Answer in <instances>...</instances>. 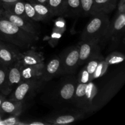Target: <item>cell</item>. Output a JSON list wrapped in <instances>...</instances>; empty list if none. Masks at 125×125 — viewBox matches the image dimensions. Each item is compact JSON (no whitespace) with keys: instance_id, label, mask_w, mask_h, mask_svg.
I'll use <instances>...</instances> for the list:
<instances>
[{"instance_id":"obj_12","label":"cell","mask_w":125,"mask_h":125,"mask_svg":"<svg viewBox=\"0 0 125 125\" xmlns=\"http://www.w3.org/2000/svg\"><path fill=\"white\" fill-rule=\"evenodd\" d=\"M23 65L20 60L8 67L7 72V87L10 94L16 87L23 81L22 76Z\"/></svg>"},{"instance_id":"obj_18","label":"cell","mask_w":125,"mask_h":125,"mask_svg":"<svg viewBox=\"0 0 125 125\" xmlns=\"http://www.w3.org/2000/svg\"><path fill=\"white\" fill-rule=\"evenodd\" d=\"M79 16H81V0H66L63 17L76 18Z\"/></svg>"},{"instance_id":"obj_9","label":"cell","mask_w":125,"mask_h":125,"mask_svg":"<svg viewBox=\"0 0 125 125\" xmlns=\"http://www.w3.org/2000/svg\"><path fill=\"white\" fill-rule=\"evenodd\" d=\"M21 54L17 46L0 40V64L9 67L20 60Z\"/></svg>"},{"instance_id":"obj_1","label":"cell","mask_w":125,"mask_h":125,"mask_svg":"<svg viewBox=\"0 0 125 125\" xmlns=\"http://www.w3.org/2000/svg\"><path fill=\"white\" fill-rule=\"evenodd\" d=\"M0 40L23 49L29 48L38 40L3 17H0Z\"/></svg>"},{"instance_id":"obj_16","label":"cell","mask_w":125,"mask_h":125,"mask_svg":"<svg viewBox=\"0 0 125 125\" xmlns=\"http://www.w3.org/2000/svg\"><path fill=\"white\" fill-rule=\"evenodd\" d=\"M20 61L23 66H34L44 63L43 57L34 50H28L21 54Z\"/></svg>"},{"instance_id":"obj_30","label":"cell","mask_w":125,"mask_h":125,"mask_svg":"<svg viewBox=\"0 0 125 125\" xmlns=\"http://www.w3.org/2000/svg\"><path fill=\"white\" fill-rule=\"evenodd\" d=\"M31 3L41 4L45 5L48 6V0H26Z\"/></svg>"},{"instance_id":"obj_32","label":"cell","mask_w":125,"mask_h":125,"mask_svg":"<svg viewBox=\"0 0 125 125\" xmlns=\"http://www.w3.org/2000/svg\"><path fill=\"white\" fill-rule=\"evenodd\" d=\"M5 95H4L3 94H0V109H1V104H2V101L4 100L5 99Z\"/></svg>"},{"instance_id":"obj_24","label":"cell","mask_w":125,"mask_h":125,"mask_svg":"<svg viewBox=\"0 0 125 125\" xmlns=\"http://www.w3.org/2000/svg\"><path fill=\"white\" fill-rule=\"evenodd\" d=\"M94 0H81V15L91 17L94 15Z\"/></svg>"},{"instance_id":"obj_21","label":"cell","mask_w":125,"mask_h":125,"mask_svg":"<svg viewBox=\"0 0 125 125\" xmlns=\"http://www.w3.org/2000/svg\"><path fill=\"white\" fill-rule=\"evenodd\" d=\"M7 72L8 67L0 64V92L5 96L10 94L7 87Z\"/></svg>"},{"instance_id":"obj_22","label":"cell","mask_w":125,"mask_h":125,"mask_svg":"<svg viewBox=\"0 0 125 125\" xmlns=\"http://www.w3.org/2000/svg\"><path fill=\"white\" fill-rule=\"evenodd\" d=\"M34 6L35 11L39 14V15L42 18L43 21H47L54 17V15L51 13L49 7L45 5L41 4L31 3Z\"/></svg>"},{"instance_id":"obj_7","label":"cell","mask_w":125,"mask_h":125,"mask_svg":"<svg viewBox=\"0 0 125 125\" xmlns=\"http://www.w3.org/2000/svg\"><path fill=\"white\" fill-rule=\"evenodd\" d=\"M84 117V112L79 109H65L52 114L46 118L50 125H67L73 123Z\"/></svg>"},{"instance_id":"obj_34","label":"cell","mask_w":125,"mask_h":125,"mask_svg":"<svg viewBox=\"0 0 125 125\" xmlns=\"http://www.w3.org/2000/svg\"><path fill=\"white\" fill-rule=\"evenodd\" d=\"M0 7H2V2H1V0H0Z\"/></svg>"},{"instance_id":"obj_3","label":"cell","mask_w":125,"mask_h":125,"mask_svg":"<svg viewBox=\"0 0 125 125\" xmlns=\"http://www.w3.org/2000/svg\"><path fill=\"white\" fill-rule=\"evenodd\" d=\"M96 87L91 81L88 83L77 81L76 87L72 103L84 112L94 110Z\"/></svg>"},{"instance_id":"obj_20","label":"cell","mask_w":125,"mask_h":125,"mask_svg":"<svg viewBox=\"0 0 125 125\" xmlns=\"http://www.w3.org/2000/svg\"><path fill=\"white\" fill-rule=\"evenodd\" d=\"M66 0H48V7L55 16H63L65 10Z\"/></svg>"},{"instance_id":"obj_6","label":"cell","mask_w":125,"mask_h":125,"mask_svg":"<svg viewBox=\"0 0 125 125\" xmlns=\"http://www.w3.org/2000/svg\"><path fill=\"white\" fill-rule=\"evenodd\" d=\"M61 62V75L73 74L79 66V47L72 46L59 56Z\"/></svg>"},{"instance_id":"obj_23","label":"cell","mask_w":125,"mask_h":125,"mask_svg":"<svg viewBox=\"0 0 125 125\" xmlns=\"http://www.w3.org/2000/svg\"><path fill=\"white\" fill-rule=\"evenodd\" d=\"M24 11L26 17L31 20L35 22L43 21L42 18L37 13L32 4L26 0H24Z\"/></svg>"},{"instance_id":"obj_17","label":"cell","mask_w":125,"mask_h":125,"mask_svg":"<svg viewBox=\"0 0 125 125\" xmlns=\"http://www.w3.org/2000/svg\"><path fill=\"white\" fill-rule=\"evenodd\" d=\"M45 63L34 66H23L22 76L24 80L40 79Z\"/></svg>"},{"instance_id":"obj_8","label":"cell","mask_w":125,"mask_h":125,"mask_svg":"<svg viewBox=\"0 0 125 125\" xmlns=\"http://www.w3.org/2000/svg\"><path fill=\"white\" fill-rule=\"evenodd\" d=\"M2 17H4L5 18L8 20L11 23L18 26V28H21L23 31L34 37L35 39L39 40L40 28L37 25L35 21L15 15L11 14L5 10H4Z\"/></svg>"},{"instance_id":"obj_15","label":"cell","mask_w":125,"mask_h":125,"mask_svg":"<svg viewBox=\"0 0 125 125\" xmlns=\"http://www.w3.org/2000/svg\"><path fill=\"white\" fill-rule=\"evenodd\" d=\"M118 0H94V15L98 13L108 14L116 8Z\"/></svg>"},{"instance_id":"obj_31","label":"cell","mask_w":125,"mask_h":125,"mask_svg":"<svg viewBox=\"0 0 125 125\" xmlns=\"http://www.w3.org/2000/svg\"><path fill=\"white\" fill-rule=\"evenodd\" d=\"M2 4H10L14 3L17 1H20V0H1Z\"/></svg>"},{"instance_id":"obj_33","label":"cell","mask_w":125,"mask_h":125,"mask_svg":"<svg viewBox=\"0 0 125 125\" xmlns=\"http://www.w3.org/2000/svg\"><path fill=\"white\" fill-rule=\"evenodd\" d=\"M3 12H4V9L2 8V7H0V17H2Z\"/></svg>"},{"instance_id":"obj_13","label":"cell","mask_w":125,"mask_h":125,"mask_svg":"<svg viewBox=\"0 0 125 125\" xmlns=\"http://www.w3.org/2000/svg\"><path fill=\"white\" fill-rule=\"evenodd\" d=\"M61 59L59 56H56L44 65L40 79L43 83L49 81L54 77L61 75Z\"/></svg>"},{"instance_id":"obj_4","label":"cell","mask_w":125,"mask_h":125,"mask_svg":"<svg viewBox=\"0 0 125 125\" xmlns=\"http://www.w3.org/2000/svg\"><path fill=\"white\" fill-rule=\"evenodd\" d=\"M76 84L77 79L72 74L63 77L54 90V101L59 103H72Z\"/></svg>"},{"instance_id":"obj_26","label":"cell","mask_w":125,"mask_h":125,"mask_svg":"<svg viewBox=\"0 0 125 125\" xmlns=\"http://www.w3.org/2000/svg\"><path fill=\"white\" fill-rule=\"evenodd\" d=\"M107 67H108V65H107V63L105 62V59H103L100 62L97 68H96V70L94 76V79H95V78H98V77L101 76L103 74H104L105 72H106Z\"/></svg>"},{"instance_id":"obj_5","label":"cell","mask_w":125,"mask_h":125,"mask_svg":"<svg viewBox=\"0 0 125 125\" xmlns=\"http://www.w3.org/2000/svg\"><path fill=\"white\" fill-rule=\"evenodd\" d=\"M43 82L40 79L24 80L9 94V100L24 102L27 98L32 96L41 86Z\"/></svg>"},{"instance_id":"obj_11","label":"cell","mask_w":125,"mask_h":125,"mask_svg":"<svg viewBox=\"0 0 125 125\" xmlns=\"http://www.w3.org/2000/svg\"><path fill=\"white\" fill-rule=\"evenodd\" d=\"M125 12H118L116 18L112 23L110 22L107 31L103 39H112L116 42L119 40L121 36L125 32Z\"/></svg>"},{"instance_id":"obj_14","label":"cell","mask_w":125,"mask_h":125,"mask_svg":"<svg viewBox=\"0 0 125 125\" xmlns=\"http://www.w3.org/2000/svg\"><path fill=\"white\" fill-rule=\"evenodd\" d=\"M23 102L4 99L1 106L0 112L6 113L11 115H19L23 110Z\"/></svg>"},{"instance_id":"obj_25","label":"cell","mask_w":125,"mask_h":125,"mask_svg":"<svg viewBox=\"0 0 125 125\" xmlns=\"http://www.w3.org/2000/svg\"><path fill=\"white\" fill-rule=\"evenodd\" d=\"M125 60V56L121 52H114L110 54L105 59V62L107 65L117 64L121 63Z\"/></svg>"},{"instance_id":"obj_2","label":"cell","mask_w":125,"mask_h":125,"mask_svg":"<svg viewBox=\"0 0 125 125\" xmlns=\"http://www.w3.org/2000/svg\"><path fill=\"white\" fill-rule=\"evenodd\" d=\"M91 17L82 32L81 39L83 42L100 43L107 32L110 24L109 19L107 14L105 13H98Z\"/></svg>"},{"instance_id":"obj_29","label":"cell","mask_w":125,"mask_h":125,"mask_svg":"<svg viewBox=\"0 0 125 125\" xmlns=\"http://www.w3.org/2000/svg\"><path fill=\"white\" fill-rule=\"evenodd\" d=\"M118 12H125V0H120L118 4Z\"/></svg>"},{"instance_id":"obj_28","label":"cell","mask_w":125,"mask_h":125,"mask_svg":"<svg viewBox=\"0 0 125 125\" xmlns=\"http://www.w3.org/2000/svg\"><path fill=\"white\" fill-rule=\"evenodd\" d=\"M23 125H50V123L46 122H42V121H34V122H29V123H23Z\"/></svg>"},{"instance_id":"obj_27","label":"cell","mask_w":125,"mask_h":125,"mask_svg":"<svg viewBox=\"0 0 125 125\" xmlns=\"http://www.w3.org/2000/svg\"><path fill=\"white\" fill-rule=\"evenodd\" d=\"M1 125H23V123H21V122H18V120L16 119L15 117H12V118H9L7 120L2 121L0 123Z\"/></svg>"},{"instance_id":"obj_19","label":"cell","mask_w":125,"mask_h":125,"mask_svg":"<svg viewBox=\"0 0 125 125\" xmlns=\"http://www.w3.org/2000/svg\"><path fill=\"white\" fill-rule=\"evenodd\" d=\"M2 8L4 9V10L11 14L23 17L24 18L29 19L25 14L24 0H20L14 3L10 4H3Z\"/></svg>"},{"instance_id":"obj_10","label":"cell","mask_w":125,"mask_h":125,"mask_svg":"<svg viewBox=\"0 0 125 125\" xmlns=\"http://www.w3.org/2000/svg\"><path fill=\"white\" fill-rule=\"evenodd\" d=\"M79 66L85 64L90 59L101 56L99 42H83L79 44Z\"/></svg>"}]
</instances>
